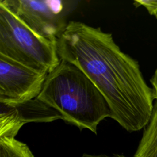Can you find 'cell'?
I'll list each match as a JSON object with an SVG mask.
<instances>
[{
  "instance_id": "obj_3",
  "label": "cell",
  "mask_w": 157,
  "mask_h": 157,
  "mask_svg": "<svg viewBox=\"0 0 157 157\" xmlns=\"http://www.w3.org/2000/svg\"><path fill=\"white\" fill-rule=\"evenodd\" d=\"M0 55L47 73L60 63L57 41L33 31L1 2Z\"/></svg>"
},
{
  "instance_id": "obj_5",
  "label": "cell",
  "mask_w": 157,
  "mask_h": 157,
  "mask_svg": "<svg viewBox=\"0 0 157 157\" xmlns=\"http://www.w3.org/2000/svg\"><path fill=\"white\" fill-rule=\"evenodd\" d=\"M48 74L0 55V102L16 103L37 98Z\"/></svg>"
},
{
  "instance_id": "obj_7",
  "label": "cell",
  "mask_w": 157,
  "mask_h": 157,
  "mask_svg": "<svg viewBox=\"0 0 157 157\" xmlns=\"http://www.w3.org/2000/svg\"><path fill=\"white\" fill-rule=\"evenodd\" d=\"M134 157H157V100Z\"/></svg>"
},
{
  "instance_id": "obj_10",
  "label": "cell",
  "mask_w": 157,
  "mask_h": 157,
  "mask_svg": "<svg viewBox=\"0 0 157 157\" xmlns=\"http://www.w3.org/2000/svg\"><path fill=\"white\" fill-rule=\"evenodd\" d=\"M81 157H127L123 155H118V154H114L112 156H108L106 155H90L84 153L82 155Z\"/></svg>"
},
{
  "instance_id": "obj_9",
  "label": "cell",
  "mask_w": 157,
  "mask_h": 157,
  "mask_svg": "<svg viewBox=\"0 0 157 157\" xmlns=\"http://www.w3.org/2000/svg\"><path fill=\"white\" fill-rule=\"evenodd\" d=\"M150 81L152 85V88L155 92V99L157 100V67H156L153 75L151 77Z\"/></svg>"
},
{
  "instance_id": "obj_4",
  "label": "cell",
  "mask_w": 157,
  "mask_h": 157,
  "mask_svg": "<svg viewBox=\"0 0 157 157\" xmlns=\"http://www.w3.org/2000/svg\"><path fill=\"white\" fill-rule=\"evenodd\" d=\"M23 23L37 34L57 41L66 24L64 2L47 0H1Z\"/></svg>"
},
{
  "instance_id": "obj_1",
  "label": "cell",
  "mask_w": 157,
  "mask_h": 157,
  "mask_svg": "<svg viewBox=\"0 0 157 157\" xmlns=\"http://www.w3.org/2000/svg\"><path fill=\"white\" fill-rule=\"evenodd\" d=\"M60 59L81 69L106 99L112 118L129 132L144 128L153 109L155 92L138 62L124 53L112 34L71 21L57 39Z\"/></svg>"
},
{
  "instance_id": "obj_8",
  "label": "cell",
  "mask_w": 157,
  "mask_h": 157,
  "mask_svg": "<svg viewBox=\"0 0 157 157\" xmlns=\"http://www.w3.org/2000/svg\"><path fill=\"white\" fill-rule=\"evenodd\" d=\"M0 157H34L26 144L15 137H0Z\"/></svg>"
},
{
  "instance_id": "obj_2",
  "label": "cell",
  "mask_w": 157,
  "mask_h": 157,
  "mask_svg": "<svg viewBox=\"0 0 157 157\" xmlns=\"http://www.w3.org/2000/svg\"><path fill=\"white\" fill-rule=\"evenodd\" d=\"M80 130L97 133L100 122L112 118L110 108L100 91L78 67L63 59L48 73L37 97Z\"/></svg>"
},
{
  "instance_id": "obj_6",
  "label": "cell",
  "mask_w": 157,
  "mask_h": 157,
  "mask_svg": "<svg viewBox=\"0 0 157 157\" xmlns=\"http://www.w3.org/2000/svg\"><path fill=\"white\" fill-rule=\"evenodd\" d=\"M0 137H15L27 123L63 120L58 111L37 98L21 102H0Z\"/></svg>"
}]
</instances>
